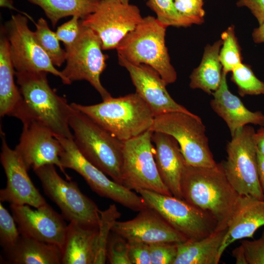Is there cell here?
Here are the masks:
<instances>
[{
    "label": "cell",
    "mask_w": 264,
    "mask_h": 264,
    "mask_svg": "<svg viewBox=\"0 0 264 264\" xmlns=\"http://www.w3.org/2000/svg\"><path fill=\"white\" fill-rule=\"evenodd\" d=\"M44 71H16L21 99L11 116L23 124L36 123L55 136L73 138L69 124L73 108L50 87Z\"/></svg>",
    "instance_id": "cell-1"
},
{
    "label": "cell",
    "mask_w": 264,
    "mask_h": 264,
    "mask_svg": "<svg viewBox=\"0 0 264 264\" xmlns=\"http://www.w3.org/2000/svg\"><path fill=\"white\" fill-rule=\"evenodd\" d=\"M181 191L183 199L215 219L217 231L227 229L242 196L227 178L222 163L213 167L185 163Z\"/></svg>",
    "instance_id": "cell-2"
},
{
    "label": "cell",
    "mask_w": 264,
    "mask_h": 264,
    "mask_svg": "<svg viewBox=\"0 0 264 264\" xmlns=\"http://www.w3.org/2000/svg\"><path fill=\"white\" fill-rule=\"evenodd\" d=\"M70 105L122 142L149 130L154 118L150 107L136 92L116 98L111 96L94 105Z\"/></svg>",
    "instance_id": "cell-3"
},
{
    "label": "cell",
    "mask_w": 264,
    "mask_h": 264,
    "mask_svg": "<svg viewBox=\"0 0 264 264\" xmlns=\"http://www.w3.org/2000/svg\"><path fill=\"white\" fill-rule=\"evenodd\" d=\"M69 124L75 144L84 157L113 180L122 185L124 142L73 108Z\"/></svg>",
    "instance_id": "cell-4"
},
{
    "label": "cell",
    "mask_w": 264,
    "mask_h": 264,
    "mask_svg": "<svg viewBox=\"0 0 264 264\" xmlns=\"http://www.w3.org/2000/svg\"><path fill=\"white\" fill-rule=\"evenodd\" d=\"M166 27L153 16L143 18L116 49L118 56L132 64L150 66L169 84L176 81L177 75L165 44Z\"/></svg>",
    "instance_id": "cell-5"
},
{
    "label": "cell",
    "mask_w": 264,
    "mask_h": 264,
    "mask_svg": "<svg viewBox=\"0 0 264 264\" xmlns=\"http://www.w3.org/2000/svg\"><path fill=\"white\" fill-rule=\"evenodd\" d=\"M55 166L48 164L33 170L45 194L58 206L62 215L69 222L98 228L100 210L96 204L81 192L77 182L61 177Z\"/></svg>",
    "instance_id": "cell-6"
},
{
    "label": "cell",
    "mask_w": 264,
    "mask_h": 264,
    "mask_svg": "<svg viewBox=\"0 0 264 264\" xmlns=\"http://www.w3.org/2000/svg\"><path fill=\"white\" fill-rule=\"evenodd\" d=\"M150 130L174 137L187 164L203 167L217 165L209 146L205 127L195 114L173 111L156 115Z\"/></svg>",
    "instance_id": "cell-7"
},
{
    "label": "cell",
    "mask_w": 264,
    "mask_h": 264,
    "mask_svg": "<svg viewBox=\"0 0 264 264\" xmlns=\"http://www.w3.org/2000/svg\"><path fill=\"white\" fill-rule=\"evenodd\" d=\"M255 132L248 125L231 136L226 146L227 159L222 163L227 178L240 195L264 200L258 174Z\"/></svg>",
    "instance_id": "cell-8"
},
{
    "label": "cell",
    "mask_w": 264,
    "mask_h": 264,
    "mask_svg": "<svg viewBox=\"0 0 264 264\" xmlns=\"http://www.w3.org/2000/svg\"><path fill=\"white\" fill-rule=\"evenodd\" d=\"M75 42L65 46L66 66L61 71L69 85L72 82L85 80L99 93L103 100L111 97L103 86L100 76L106 67L108 56L102 52V43L92 29L83 25Z\"/></svg>",
    "instance_id": "cell-9"
},
{
    "label": "cell",
    "mask_w": 264,
    "mask_h": 264,
    "mask_svg": "<svg viewBox=\"0 0 264 264\" xmlns=\"http://www.w3.org/2000/svg\"><path fill=\"white\" fill-rule=\"evenodd\" d=\"M136 192L187 240H199L217 231L213 217L183 198L146 189Z\"/></svg>",
    "instance_id": "cell-10"
},
{
    "label": "cell",
    "mask_w": 264,
    "mask_h": 264,
    "mask_svg": "<svg viewBox=\"0 0 264 264\" xmlns=\"http://www.w3.org/2000/svg\"><path fill=\"white\" fill-rule=\"evenodd\" d=\"M55 137L62 147L60 158L63 167L78 173L99 196L110 199L133 211L139 212L149 207L141 196L109 179L107 175L84 157L73 138Z\"/></svg>",
    "instance_id": "cell-11"
},
{
    "label": "cell",
    "mask_w": 264,
    "mask_h": 264,
    "mask_svg": "<svg viewBox=\"0 0 264 264\" xmlns=\"http://www.w3.org/2000/svg\"><path fill=\"white\" fill-rule=\"evenodd\" d=\"M153 132L149 130L123 142L122 185L132 191L146 189L172 196L157 169L152 140Z\"/></svg>",
    "instance_id": "cell-12"
},
{
    "label": "cell",
    "mask_w": 264,
    "mask_h": 264,
    "mask_svg": "<svg viewBox=\"0 0 264 264\" xmlns=\"http://www.w3.org/2000/svg\"><path fill=\"white\" fill-rule=\"evenodd\" d=\"M28 17L12 15L2 27L9 44L10 55L16 71H44L60 77L69 85L62 71L56 69L28 27Z\"/></svg>",
    "instance_id": "cell-13"
},
{
    "label": "cell",
    "mask_w": 264,
    "mask_h": 264,
    "mask_svg": "<svg viewBox=\"0 0 264 264\" xmlns=\"http://www.w3.org/2000/svg\"><path fill=\"white\" fill-rule=\"evenodd\" d=\"M139 9L119 0H100L95 11L81 21L100 38L103 50L116 48L142 20Z\"/></svg>",
    "instance_id": "cell-14"
},
{
    "label": "cell",
    "mask_w": 264,
    "mask_h": 264,
    "mask_svg": "<svg viewBox=\"0 0 264 264\" xmlns=\"http://www.w3.org/2000/svg\"><path fill=\"white\" fill-rule=\"evenodd\" d=\"M31 207L10 204L21 235L55 244L62 250L67 228L65 218L47 203L36 209Z\"/></svg>",
    "instance_id": "cell-15"
},
{
    "label": "cell",
    "mask_w": 264,
    "mask_h": 264,
    "mask_svg": "<svg viewBox=\"0 0 264 264\" xmlns=\"http://www.w3.org/2000/svg\"><path fill=\"white\" fill-rule=\"evenodd\" d=\"M0 162L4 169L6 184L0 190V201L10 204L28 205L38 208L46 202L28 174V170L15 150L7 144L1 135Z\"/></svg>",
    "instance_id": "cell-16"
},
{
    "label": "cell",
    "mask_w": 264,
    "mask_h": 264,
    "mask_svg": "<svg viewBox=\"0 0 264 264\" xmlns=\"http://www.w3.org/2000/svg\"><path fill=\"white\" fill-rule=\"evenodd\" d=\"M15 150L28 170L53 164L60 169L66 179L71 180L60 160L61 144L45 127L36 123L23 124L20 142Z\"/></svg>",
    "instance_id": "cell-17"
},
{
    "label": "cell",
    "mask_w": 264,
    "mask_h": 264,
    "mask_svg": "<svg viewBox=\"0 0 264 264\" xmlns=\"http://www.w3.org/2000/svg\"><path fill=\"white\" fill-rule=\"evenodd\" d=\"M119 64L129 72L136 92L147 103L154 116L165 113L180 111L191 113L176 103L166 89L168 85L153 68L145 64H134L118 56Z\"/></svg>",
    "instance_id": "cell-18"
},
{
    "label": "cell",
    "mask_w": 264,
    "mask_h": 264,
    "mask_svg": "<svg viewBox=\"0 0 264 264\" xmlns=\"http://www.w3.org/2000/svg\"><path fill=\"white\" fill-rule=\"evenodd\" d=\"M111 231L128 242H140L148 244L163 242L180 243L187 241L150 207L139 211L132 220H117Z\"/></svg>",
    "instance_id": "cell-19"
},
{
    "label": "cell",
    "mask_w": 264,
    "mask_h": 264,
    "mask_svg": "<svg viewBox=\"0 0 264 264\" xmlns=\"http://www.w3.org/2000/svg\"><path fill=\"white\" fill-rule=\"evenodd\" d=\"M154 159L160 176L173 196L183 198L181 179L186 163L179 145L172 136L153 132Z\"/></svg>",
    "instance_id": "cell-20"
},
{
    "label": "cell",
    "mask_w": 264,
    "mask_h": 264,
    "mask_svg": "<svg viewBox=\"0 0 264 264\" xmlns=\"http://www.w3.org/2000/svg\"><path fill=\"white\" fill-rule=\"evenodd\" d=\"M226 75L222 72L220 84L212 93L213 98L211 100L210 106L212 110L225 121L231 135L250 124L264 126V114L260 111L249 110L241 100L229 90Z\"/></svg>",
    "instance_id": "cell-21"
},
{
    "label": "cell",
    "mask_w": 264,
    "mask_h": 264,
    "mask_svg": "<svg viewBox=\"0 0 264 264\" xmlns=\"http://www.w3.org/2000/svg\"><path fill=\"white\" fill-rule=\"evenodd\" d=\"M264 225V200L242 196L228 223L219 251V259L231 244L238 240L253 238L257 230Z\"/></svg>",
    "instance_id": "cell-22"
},
{
    "label": "cell",
    "mask_w": 264,
    "mask_h": 264,
    "mask_svg": "<svg viewBox=\"0 0 264 264\" xmlns=\"http://www.w3.org/2000/svg\"><path fill=\"white\" fill-rule=\"evenodd\" d=\"M1 262L10 264H60L62 249L58 246L20 236L11 248L3 250Z\"/></svg>",
    "instance_id": "cell-23"
},
{
    "label": "cell",
    "mask_w": 264,
    "mask_h": 264,
    "mask_svg": "<svg viewBox=\"0 0 264 264\" xmlns=\"http://www.w3.org/2000/svg\"><path fill=\"white\" fill-rule=\"evenodd\" d=\"M98 228L69 222L62 250V264H94Z\"/></svg>",
    "instance_id": "cell-24"
},
{
    "label": "cell",
    "mask_w": 264,
    "mask_h": 264,
    "mask_svg": "<svg viewBox=\"0 0 264 264\" xmlns=\"http://www.w3.org/2000/svg\"><path fill=\"white\" fill-rule=\"evenodd\" d=\"M226 231H216L201 239L178 243L173 264H219V251Z\"/></svg>",
    "instance_id": "cell-25"
},
{
    "label": "cell",
    "mask_w": 264,
    "mask_h": 264,
    "mask_svg": "<svg viewBox=\"0 0 264 264\" xmlns=\"http://www.w3.org/2000/svg\"><path fill=\"white\" fill-rule=\"evenodd\" d=\"M221 43L220 40L206 46L200 64L190 76L191 88L200 89L208 94H212L218 88L222 72L219 58Z\"/></svg>",
    "instance_id": "cell-26"
},
{
    "label": "cell",
    "mask_w": 264,
    "mask_h": 264,
    "mask_svg": "<svg viewBox=\"0 0 264 264\" xmlns=\"http://www.w3.org/2000/svg\"><path fill=\"white\" fill-rule=\"evenodd\" d=\"M0 38V114L12 115L21 95L14 82L15 69L11 61L8 39L2 27Z\"/></svg>",
    "instance_id": "cell-27"
},
{
    "label": "cell",
    "mask_w": 264,
    "mask_h": 264,
    "mask_svg": "<svg viewBox=\"0 0 264 264\" xmlns=\"http://www.w3.org/2000/svg\"><path fill=\"white\" fill-rule=\"evenodd\" d=\"M40 6L55 27L60 20L77 16L82 19L94 12L100 0H28Z\"/></svg>",
    "instance_id": "cell-28"
},
{
    "label": "cell",
    "mask_w": 264,
    "mask_h": 264,
    "mask_svg": "<svg viewBox=\"0 0 264 264\" xmlns=\"http://www.w3.org/2000/svg\"><path fill=\"white\" fill-rule=\"evenodd\" d=\"M34 34L37 42L49 56L54 66H61L66 61V53L60 44V40L52 31L44 18H40L36 23Z\"/></svg>",
    "instance_id": "cell-29"
},
{
    "label": "cell",
    "mask_w": 264,
    "mask_h": 264,
    "mask_svg": "<svg viewBox=\"0 0 264 264\" xmlns=\"http://www.w3.org/2000/svg\"><path fill=\"white\" fill-rule=\"evenodd\" d=\"M100 220L97 240V248L94 264H104L107 262V247L112 228L121 213L115 204H111L104 211H99Z\"/></svg>",
    "instance_id": "cell-30"
},
{
    "label": "cell",
    "mask_w": 264,
    "mask_h": 264,
    "mask_svg": "<svg viewBox=\"0 0 264 264\" xmlns=\"http://www.w3.org/2000/svg\"><path fill=\"white\" fill-rule=\"evenodd\" d=\"M221 40L219 58L222 71L227 74L242 63L240 48L233 26L229 27L222 33Z\"/></svg>",
    "instance_id": "cell-31"
},
{
    "label": "cell",
    "mask_w": 264,
    "mask_h": 264,
    "mask_svg": "<svg viewBox=\"0 0 264 264\" xmlns=\"http://www.w3.org/2000/svg\"><path fill=\"white\" fill-rule=\"evenodd\" d=\"M231 80L242 97L246 95H264V82L259 80L246 64L242 63L233 70Z\"/></svg>",
    "instance_id": "cell-32"
},
{
    "label": "cell",
    "mask_w": 264,
    "mask_h": 264,
    "mask_svg": "<svg viewBox=\"0 0 264 264\" xmlns=\"http://www.w3.org/2000/svg\"><path fill=\"white\" fill-rule=\"evenodd\" d=\"M147 5L155 13L158 20L167 27H186L193 24L177 12L174 0H148Z\"/></svg>",
    "instance_id": "cell-33"
},
{
    "label": "cell",
    "mask_w": 264,
    "mask_h": 264,
    "mask_svg": "<svg viewBox=\"0 0 264 264\" xmlns=\"http://www.w3.org/2000/svg\"><path fill=\"white\" fill-rule=\"evenodd\" d=\"M21 234L14 217L0 203V244L3 250L13 247Z\"/></svg>",
    "instance_id": "cell-34"
},
{
    "label": "cell",
    "mask_w": 264,
    "mask_h": 264,
    "mask_svg": "<svg viewBox=\"0 0 264 264\" xmlns=\"http://www.w3.org/2000/svg\"><path fill=\"white\" fill-rule=\"evenodd\" d=\"M107 261L110 264H132L129 255V242L111 231L107 247Z\"/></svg>",
    "instance_id": "cell-35"
},
{
    "label": "cell",
    "mask_w": 264,
    "mask_h": 264,
    "mask_svg": "<svg viewBox=\"0 0 264 264\" xmlns=\"http://www.w3.org/2000/svg\"><path fill=\"white\" fill-rule=\"evenodd\" d=\"M177 12L193 24H200L204 21L205 11L203 0H174Z\"/></svg>",
    "instance_id": "cell-36"
},
{
    "label": "cell",
    "mask_w": 264,
    "mask_h": 264,
    "mask_svg": "<svg viewBox=\"0 0 264 264\" xmlns=\"http://www.w3.org/2000/svg\"><path fill=\"white\" fill-rule=\"evenodd\" d=\"M177 244L169 242L149 244L151 264H173L177 253Z\"/></svg>",
    "instance_id": "cell-37"
},
{
    "label": "cell",
    "mask_w": 264,
    "mask_h": 264,
    "mask_svg": "<svg viewBox=\"0 0 264 264\" xmlns=\"http://www.w3.org/2000/svg\"><path fill=\"white\" fill-rule=\"evenodd\" d=\"M247 264H264V231L261 237L253 241H242Z\"/></svg>",
    "instance_id": "cell-38"
},
{
    "label": "cell",
    "mask_w": 264,
    "mask_h": 264,
    "mask_svg": "<svg viewBox=\"0 0 264 264\" xmlns=\"http://www.w3.org/2000/svg\"><path fill=\"white\" fill-rule=\"evenodd\" d=\"M80 18L73 16L67 22L59 26L56 31L57 37L62 42L65 46L73 44L77 38L80 31Z\"/></svg>",
    "instance_id": "cell-39"
},
{
    "label": "cell",
    "mask_w": 264,
    "mask_h": 264,
    "mask_svg": "<svg viewBox=\"0 0 264 264\" xmlns=\"http://www.w3.org/2000/svg\"><path fill=\"white\" fill-rule=\"evenodd\" d=\"M129 255L132 264H151L149 244L140 242H128Z\"/></svg>",
    "instance_id": "cell-40"
},
{
    "label": "cell",
    "mask_w": 264,
    "mask_h": 264,
    "mask_svg": "<svg viewBox=\"0 0 264 264\" xmlns=\"http://www.w3.org/2000/svg\"><path fill=\"white\" fill-rule=\"evenodd\" d=\"M237 5L238 7L248 8L259 25L264 23V0H238Z\"/></svg>",
    "instance_id": "cell-41"
},
{
    "label": "cell",
    "mask_w": 264,
    "mask_h": 264,
    "mask_svg": "<svg viewBox=\"0 0 264 264\" xmlns=\"http://www.w3.org/2000/svg\"><path fill=\"white\" fill-rule=\"evenodd\" d=\"M254 138L257 151L264 156V126L255 132Z\"/></svg>",
    "instance_id": "cell-42"
},
{
    "label": "cell",
    "mask_w": 264,
    "mask_h": 264,
    "mask_svg": "<svg viewBox=\"0 0 264 264\" xmlns=\"http://www.w3.org/2000/svg\"><path fill=\"white\" fill-rule=\"evenodd\" d=\"M258 174L259 183L264 194V156L257 151Z\"/></svg>",
    "instance_id": "cell-43"
},
{
    "label": "cell",
    "mask_w": 264,
    "mask_h": 264,
    "mask_svg": "<svg viewBox=\"0 0 264 264\" xmlns=\"http://www.w3.org/2000/svg\"><path fill=\"white\" fill-rule=\"evenodd\" d=\"M232 255L236 259L237 264H247L244 249L241 244L233 250Z\"/></svg>",
    "instance_id": "cell-44"
},
{
    "label": "cell",
    "mask_w": 264,
    "mask_h": 264,
    "mask_svg": "<svg viewBox=\"0 0 264 264\" xmlns=\"http://www.w3.org/2000/svg\"><path fill=\"white\" fill-rule=\"evenodd\" d=\"M252 37L256 43H264V23L260 24L258 27L254 30Z\"/></svg>",
    "instance_id": "cell-45"
},
{
    "label": "cell",
    "mask_w": 264,
    "mask_h": 264,
    "mask_svg": "<svg viewBox=\"0 0 264 264\" xmlns=\"http://www.w3.org/2000/svg\"><path fill=\"white\" fill-rule=\"evenodd\" d=\"M0 5L1 7H7L10 9L18 11L13 6V2L11 0H0Z\"/></svg>",
    "instance_id": "cell-46"
},
{
    "label": "cell",
    "mask_w": 264,
    "mask_h": 264,
    "mask_svg": "<svg viewBox=\"0 0 264 264\" xmlns=\"http://www.w3.org/2000/svg\"><path fill=\"white\" fill-rule=\"evenodd\" d=\"M119 0L121 1V2H123V3H129V0Z\"/></svg>",
    "instance_id": "cell-47"
},
{
    "label": "cell",
    "mask_w": 264,
    "mask_h": 264,
    "mask_svg": "<svg viewBox=\"0 0 264 264\" xmlns=\"http://www.w3.org/2000/svg\"></svg>",
    "instance_id": "cell-48"
}]
</instances>
